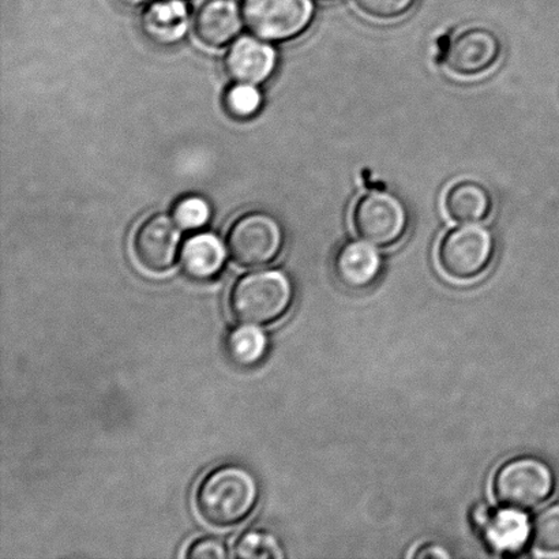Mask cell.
<instances>
[{"label":"cell","instance_id":"1","mask_svg":"<svg viewBox=\"0 0 559 559\" xmlns=\"http://www.w3.org/2000/svg\"><path fill=\"white\" fill-rule=\"evenodd\" d=\"M260 484L253 471L239 464L221 465L200 481L195 507L206 523L233 527L245 522L260 501Z\"/></svg>","mask_w":559,"mask_h":559},{"label":"cell","instance_id":"2","mask_svg":"<svg viewBox=\"0 0 559 559\" xmlns=\"http://www.w3.org/2000/svg\"><path fill=\"white\" fill-rule=\"evenodd\" d=\"M294 301V285L287 273L261 270L248 273L234 284L229 309L239 322L270 325L287 314Z\"/></svg>","mask_w":559,"mask_h":559},{"label":"cell","instance_id":"3","mask_svg":"<svg viewBox=\"0 0 559 559\" xmlns=\"http://www.w3.org/2000/svg\"><path fill=\"white\" fill-rule=\"evenodd\" d=\"M496 242L479 224H462L442 235L437 246V264L453 282H469L484 275L495 257Z\"/></svg>","mask_w":559,"mask_h":559},{"label":"cell","instance_id":"4","mask_svg":"<svg viewBox=\"0 0 559 559\" xmlns=\"http://www.w3.org/2000/svg\"><path fill=\"white\" fill-rule=\"evenodd\" d=\"M556 490V475L550 465L536 457H516L498 468L492 492L500 506L533 511L549 500Z\"/></svg>","mask_w":559,"mask_h":559},{"label":"cell","instance_id":"5","mask_svg":"<svg viewBox=\"0 0 559 559\" xmlns=\"http://www.w3.org/2000/svg\"><path fill=\"white\" fill-rule=\"evenodd\" d=\"M350 226L365 242L376 248H391L407 231L408 213L396 195L371 190L355 201L350 211Z\"/></svg>","mask_w":559,"mask_h":559},{"label":"cell","instance_id":"6","mask_svg":"<svg viewBox=\"0 0 559 559\" xmlns=\"http://www.w3.org/2000/svg\"><path fill=\"white\" fill-rule=\"evenodd\" d=\"M242 13L261 40L287 41L310 26L316 8L312 0H242Z\"/></svg>","mask_w":559,"mask_h":559},{"label":"cell","instance_id":"7","mask_svg":"<svg viewBox=\"0 0 559 559\" xmlns=\"http://www.w3.org/2000/svg\"><path fill=\"white\" fill-rule=\"evenodd\" d=\"M284 246L282 224L266 212H251L239 217L228 233V250L240 266L271 264Z\"/></svg>","mask_w":559,"mask_h":559},{"label":"cell","instance_id":"8","mask_svg":"<svg viewBox=\"0 0 559 559\" xmlns=\"http://www.w3.org/2000/svg\"><path fill=\"white\" fill-rule=\"evenodd\" d=\"M502 52L503 44L495 31L480 25L467 26L449 41L443 68L454 79H480L496 68Z\"/></svg>","mask_w":559,"mask_h":559},{"label":"cell","instance_id":"9","mask_svg":"<svg viewBox=\"0 0 559 559\" xmlns=\"http://www.w3.org/2000/svg\"><path fill=\"white\" fill-rule=\"evenodd\" d=\"M180 242L182 228L174 218L164 215L150 217L134 235L135 259L150 272H166L177 262Z\"/></svg>","mask_w":559,"mask_h":559},{"label":"cell","instance_id":"10","mask_svg":"<svg viewBox=\"0 0 559 559\" xmlns=\"http://www.w3.org/2000/svg\"><path fill=\"white\" fill-rule=\"evenodd\" d=\"M474 516L486 544L498 552L522 550L533 534L528 518L518 509H489L480 506Z\"/></svg>","mask_w":559,"mask_h":559},{"label":"cell","instance_id":"11","mask_svg":"<svg viewBox=\"0 0 559 559\" xmlns=\"http://www.w3.org/2000/svg\"><path fill=\"white\" fill-rule=\"evenodd\" d=\"M276 49L259 38L245 36L233 44L226 70L238 84L260 85L275 73Z\"/></svg>","mask_w":559,"mask_h":559},{"label":"cell","instance_id":"12","mask_svg":"<svg viewBox=\"0 0 559 559\" xmlns=\"http://www.w3.org/2000/svg\"><path fill=\"white\" fill-rule=\"evenodd\" d=\"M144 35L158 47H174L188 35L190 9L185 0H157L141 19Z\"/></svg>","mask_w":559,"mask_h":559},{"label":"cell","instance_id":"13","mask_svg":"<svg viewBox=\"0 0 559 559\" xmlns=\"http://www.w3.org/2000/svg\"><path fill=\"white\" fill-rule=\"evenodd\" d=\"M443 212L457 224H478L492 212V195L487 186L473 178L454 180L442 197Z\"/></svg>","mask_w":559,"mask_h":559},{"label":"cell","instance_id":"14","mask_svg":"<svg viewBox=\"0 0 559 559\" xmlns=\"http://www.w3.org/2000/svg\"><path fill=\"white\" fill-rule=\"evenodd\" d=\"M195 36L206 47L218 48L238 37L242 31V13L235 0H207L197 11Z\"/></svg>","mask_w":559,"mask_h":559},{"label":"cell","instance_id":"15","mask_svg":"<svg viewBox=\"0 0 559 559\" xmlns=\"http://www.w3.org/2000/svg\"><path fill=\"white\" fill-rule=\"evenodd\" d=\"M381 255L376 246L350 240L344 243L334 259V273L344 287L364 289L370 287L380 276Z\"/></svg>","mask_w":559,"mask_h":559},{"label":"cell","instance_id":"16","mask_svg":"<svg viewBox=\"0 0 559 559\" xmlns=\"http://www.w3.org/2000/svg\"><path fill=\"white\" fill-rule=\"evenodd\" d=\"M227 261V249L215 234L201 233L183 245L180 262L190 278L207 282L222 272Z\"/></svg>","mask_w":559,"mask_h":559},{"label":"cell","instance_id":"17","mask_svg":"<svg viewBox=\"0 0 559 559\" xmlns=\"http://www.w3.org/2000/svg\"><path fill=\"white\" fill-rule=\"evenodd\" d=\"M270 342L261 328L243 323L233 329L226 340L228 358L242 369H251L264 360Z\"/></svg>","mask_w":559,"mask_h":559},{"label":"cell","instance_id":"18","mask_svg":"<svg viewBox=\"0 0 559 559\" xmlns=\"http://www.w3.org/2000/svg\"><path fill=\"white\" fill-rule=\"evenodd\" d=\"M234 556L243 559H278L284 557L282 545L267 531H249L237 540Z\"/></svg>","mask_w":559,"mask_h":559},{"label":"cell","instance_id":"19","mask_svg":"<svg viewBox=\"0 0 559 559\" xmlns=\"http://www.w3.org/2000/svg\"><path fill=\"white\" fill-rule=\"evenodd\" d=\"M212 217V207L204 197L189 195L174 207L173 218L185 231L204 228Z\"/></svg>","mask_w":559,"mask_h":559},{"label":"cell","instance_id":"20","mask_svg":"<svg viewBox=\"0 0 559 559\" xmlns=\"http://www.w3.org/2000/svg\"><path fill=\"white\" fill-rule=\"evenodd\" d=\"M226 108L233 118L239 120H246L254 118L260 112L262 107V93L259 87L250 84H238L234 85L231 90L227 92Z\"/></svg>","mask_w":559,"mask_h":559},{"label":"cell","instance_id":"21","mask_svg":"<svg viewBox=\"0 0 559 559\" xmlns=\"http://www.w3.org/2000/svg\"><path fill=\"white\" fill-rule=\"evenodd\" d=\"M534 545L536 550L545 555L559 552V503L547 507L535 520Z\"/></svg>","mask_w":559,"mask_h":559},{"label":"cell","instance_id":"22","mask_svg":"<svg viewBox=\"0 0 559 559\" xmlns=\"http://www.w3.org/2000/svg\"><path fill=\"white\" fill-rule=\"evenodd\" d=\"M353 2L360 14L380 22L403 19L416 4V0H353Z\"/></svg>","mask_w":559,"mask_h":559},{"label":"cell","instance_id":"23","mask_svg":"<svg viewBox=\"0 0 559 559\" xmlns=\"http://www.w3.org/2000/svg\"><path fill=\"white\" fill-rule=\"evenodd\" d=\"M186 558L201 559V558H216L223 559L228 557V550L226 544L222 539L213 538H201L193 542L185 552Z\"/></svg>","mask_w":559,"mask_h":559},{"label":"cell","instance_id":"24","mask_svg":"<svg viewBox=\"0 0 559 559\" xmlns=\"http://www.w3.org/2000/svg\"><path fill=\"white\" fill-rule=\"evenodd\" d=\"M414 558H448L449 552L443 547L437 545H425L414 551Z\"/></svg>","mask_w":559,"mask_h":559},{"label":"cell","instance_id":"25","mask_svg":"<svg viewBox=\"0 0 559 559\" xmlns=\"http://www.w3.org/2000/svg\"><path fill=\"white\" fill-rule=\"evenodd\" d=\"M120 5H124V8L135 9L140 8V5H144L150 2V0H117Z\"/></svg>","mask_w":559,"mask_h":559}]
</instances>
